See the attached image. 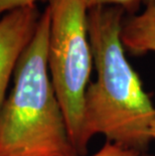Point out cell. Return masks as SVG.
<instances>
[{
	"mask_svg": "<svg viewBox=\"0 0 155 156\" xmlns=\"http://www.w3.org/2000/svg\"><path fill=\"white\" fill-rule=\"evenodd\" d=\"M153 1H155V0H143V3L146 5V4H149V3L153 2Z\"/></svg>",
	"mask_w": 155,
	"mask_h": 156,
	"instance_id": "30bf717a",
	"label": "cell"
},
{
	"mask_svg": "<svg viewBox=\"0 0 155 156\" xmlns=\"http://www.w3.org/2000/svg\"><path fill=\"white\" fill-rule=\"evenodd\" d=\"M91 156H141V152L107 141L100 150Z\"/></svg>",
	"mask_w": 155,
	"mask_h": 156,
	"instance_id": "52a82bcc",
	"label": "cell"
},
{
	"mask_svg": "<svg viewBox=\"0 0 155 156\" xmlns=\"http://www.w3.org/2000/svg\"><path fill=\"white\" fill-rule=\"evenodd\" d=\"M141 156H151V155H147V154H143V155H141Z\"/></svg>",
	"mask_w": 155,
	"mask_h": 156,
	"instance_id": "8fae6325",
	"label": "cell"
},
{
	"mask_svg": "<svg viewBox=\"0 0 155 156\" xmlns=\"http://www.w3.org/2000/svg\"><path fill=\"white\" fill-rule=\"evenodd\" d=\"M48 67L62 106L72 143L79 156L83 146L84 100L93 67L88 31L89 9L84 0H49Z\"/></svg>",
	"mask_w": 155,
	"mask_h": 156,
	"instance_id": "3957f363",
	"label": "cell"
},
{
	"mask_svg": "<svg viewBox=\"0 0 155 156\" xmlns=\"http://www.w3.org/2000/svg\"><path fill=\"white\" fill-rule=\"evenodd\" d=\"M121 41L124 48L133 55L155 52V1L123 22Z\"/></svg>",
	"mask_w": 155,
	"mask_h": 156,
	"instance_id": "5b68a950",
	"label": "cell"
},
{
	"mask_svg": "<svg viewBox=\"0 0 155 156\" xmlns=\"http://www.w3.org/2000/svg\"><path fill=\"white\" fill-rule=\"evenodd\" d=\"M41 16L35 4L15 9L0 18V109L10 79L33 38Z\"/></svg>",
	"mask_w": 155,
	"mask_h": 156,
	"instance_id": "277c9868",
	"label": "cell"
},
{
	"mask_svg": "<svg viewBox=\"0 0 155 156\" xmlns=\"http://www.w3.org/2000/svg\"><path fill=\"white\" fill-rule=\"evenodd\" d=\"M88 9L98 6H116L125 12L134 15L140 8L143 0H84Z\"/></svg>",
	"mask_w": 155,
	"mask_h": 156,
	"instance_id": "8992f818",
	"label": "cell"
},
{
	"mask_svg": "<svg viewBox=\"0 0 155 156\" xmlns=\"http://www.w3.org/2000/svg\"><path fill=\"white\" fill-rule=\"evenodd\" d=\"M36 1L38 0H0V18L15 9L35 5Z\"/></svg>",
	"mask_w": 155,
	"mask_h": 156,
	"instance_id": "ba28073f",
	"label": "cell"
},
{
	"mask_svg": "<svg viewBox=\"0 0 155 156\" xmlns=\"http://www.w3.org/2000/svg\"><path fill=\"white\" fill-rule=\"evenodd\" d=\"M49 24L48 6L0 109V156H79L49 77Z\"/></svg>",
	"mask_w": 155,
	"mask_h": 156,
	"instance_id": "7a4b0ae2",
	"label": "cell"
},
{
	"mask_svg": "<svg viewBox=\"0 0 155 156\" xmlns=\"http://www.w3.org/2000/svg\"><path fill=\"white\" fill-rule=\"evenodd\" d=\"M125 11L98 6L88 11V31L97 78L85 94L83 146L95 135L125 148L143 151L151 141L155 108L125 55L121 30Z\"/></svg>",
	"mask_w": 155,
	"mask_h": 156,
	"instance_id": "6da1fadb",
	"label": "cell"
},
{
	"mask_svg": "<svg viewBox=\"0 0 155 156\" xmlns=\"http://www.w3.org/2000/svg\"><path fill=\"white\" fill-rule=\"evenodd\" d=\"M149 134H150L151 140H155V116H154L152 122H151L150 129H149Z\"/></svg>",
	"mask_w": 155,
	"mask_h": 156,
	"instance_id": "9c48e42d",
	"label": "cell"
}]
</instances>
